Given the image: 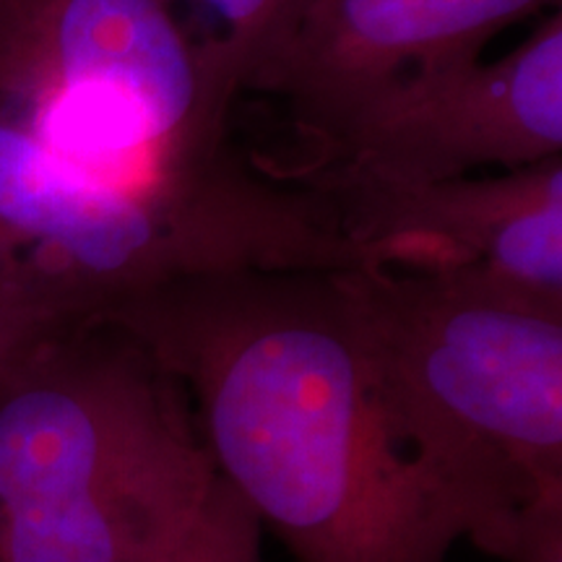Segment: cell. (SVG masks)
I'll return each instance as SVG.
<instances>
[{
	"mask_svg": "<svg viewBox=\"0 0 562 562\" xmlns=\"http://www.w3.org/2000/svg\"><path fill=\"white\" fill-rule=\"evenodd\" d=\"M339 271L186 273L104 326L178 378L222 480L294 562H448L503 518L398 438Z\"/></svg>",
	"mask_w": 562,
	"mask_h": 562,
	"instance_id": "1",
	"label": "cell"
},
{
	"mask_svg": "<svg viewBox=\"0 0 562 562\" xmlns=\"http://www.w3.org/2000/svg\"><path fill=\"white\" fill-rule=\"evenodd\" d=\"M188 391L94 326L0 383V562H263Z\"/></svg>",
	"mask_w": 562,
	"mask_h": 562,
	"instance_id": "2",
	"label": "cell"
},
{
	"mask_svg": "<svg viewBox=\"0 0 562 562\" xmlns=\"http://www.w3.org/2000/svg\"><path fill=\"white\" fill-rule=\"evenodd\" d=\"M240 91L159 0H0V125L167 209L297 227V188L227 146Z\"/></svg>",
	"mask_w": 562,
	"mask_h": 562,
	"instance_id": "3",
	"label": "cell"
},
{
	"mask_svg": "<svg viewBox=\"0 0 562 562\" xmlns=\"http://www.w3.org/2000/svg\"><path fill=\"white\" fill-rule=\"evenodd\" d=\"M339 277L404 446L497 518L562 501V313L451 277Z\"/></svg>",
	"mask_w": 562,
	"mask_h": 562,
	"instance_id": "4",
	"label": "cell"
},
{
	"mask_svg": "<svg viewBox=\"0 0 562 562\" xmlns=\"http://www.w3.org/2000/svg\"><path fill=\"white\" fill-rule=\"evenodd\" d=\"M351 263L349 245L328 227L159 206L0 125V284L55 302L89 326L186 273Z\"/></svg>",
	"mask_w": 562,
	"mask_h": 562,
	"instance_id": "5",
	"label": "cell"
},
{
	"mask_svg": "<svg viewBox=\"0 0 562 562\" xmlns=\"http://www.w3.org/2000/svg\"><path fill=\"white\" fill-rule=\"evenodd\" d=\"M321 159L292 172L432 186L476 170L513 172L562 157V16L516 50L412 76L349 117Z\"/></svg>",
	"mask_w": 562,
	"mask_h": 562,
	"instance_id": "6",
	"label": "cell"
},
{
	"mask_svg": "<svg viewBox=\"0 0 562 562\" xmlns=\"http://www.w3.org/2000/svg\"><path fill=\"white\" fill-rule=\"evenodd\" d=\"M290 182L331 216L355 269L463 279L562 313V157L432 186Z\"/></svg>",
	"mask_w": 562,
	"mask_h": 562,
	"instance_id": "7",
	"label": "cell"
},
{
	"mask_svg": "<svg viewBox=\"0 0 562 562\" xmlns=\"http://www.w3.org/2000/svg\"><path fill=\"white\" fill-rule=\"evenodd\" d=\"M560 0H315L245 91L286 102L326 144L349 117L412 76L461 66L510 24Z\"/></svg>",
	"mask_w": 562,
	"mask_h": 562,
	"instance_id": "8",
	"label": "cell"
},
{
	"mask_svg": "<svg viewBox=\"0 0 562 562\" xmlns=\"http://www.w3.org/2000/svg\"><path fill=\"white\" fill-rule=\"evenodd\" d=\"M172 11L178 0H159ZM211 24L201 45L227 70L237 91H245L258 68L292 37L315 0H182ZM175 13V11H172Z\"/></svg>",
	"mask_w": 562,
	"mask_h": 562,
	"instance_id": "9",
	"label": "cell"
},
{
	"mask_svg": "<svg viewBox=\"0 0 562 562\" xmlns=\"http://www.w3.org/2000/svg\"><path fill=\"white\" fill-rule=\"evenodd\" d=\"M83 328L94 326L63 311L55 302L0 284V383L9 381L42 349Z\"/></svg>",
	"mask_w": 562,
	"mask_h": 562,
	"instance_id": "10",
	"label": "cell"
},
{
	"mask_svg": "<svg viewBox=\"0 0 562 562\" xmlns=\"http://www.w3.org/2000/svg\"><path fill=\"white\" fill-rule=\"evenodd\" d=\"M474 547L503 562H562V501L524 505Z\"/></svg>",
	"mask_w": 562,
	"mask_h": 562,
	"instance_id": "11",
	"label": "cell"
}]
</instances>
